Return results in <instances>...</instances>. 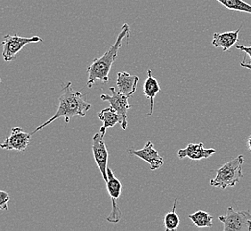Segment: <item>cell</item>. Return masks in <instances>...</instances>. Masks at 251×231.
<instances>
[{"label": "cell", "mask_w": 251, "mask_h": 231, "mask_svg": "<svg viewBox=\"0 0 251 231\" xmlns=\"http://www.w3.org/2000/svg\"><path fill=\"white\" fill-rule=\"evenodd\" d=\"M91 109V105L87 102L85 95L80 92L74 91L72 87V82H69L63 87V92L59 97V107L54 115L46 121L42 125H39L35 130L32 131L31 135L45 128L46 126L53 123V121L63 117L66 123L70 122V119L73 116H85L88 111Z\"/></svg>", "instance_id": "cell-1"}, {"label": "cell", "mask_w": 251, "mask_h": 231, "mask_svg": "<svg viewBox=\"0 0 251 231\" xmlns=\"http://www.w3.org/2000/svg\"><path fill=\"white\" fill-rule=\"evenodd\" d=\"M130 37V27L129 25L125 24L122 26L121 31L117 38L115 43L111 46L110 49L104 53L101 57L96 58L91 65H89L87 69V74H88V79H87V87L91 88L95 85L97 80L100 82H109V74L111 71L112 64L116 60L117 55L119 50L122 46V42L124 39H129Z\"/></svg>", "instance_id": "cell-2"}, {"label": "cell", "mask_w": 251, "mask_h": 231, "mask_svg": "<svg viewBox=\"0 0 251 231\" xmlns=\"http://www.w3.org/2000/svg\"><path fill=\"white\" fill-rule=\"evenodd\" d=\"M243 162L244 156L240 155L228 161L220 168L212 170L211 172L217 173V175L215 178L210 180V185L215 188H220L222 189L236 186L243 177Z\"/></svg>", "instance_id": "cell-3"}, {"label": "cell", "mask_w": 251, "mask_h": 231, "mask_svg": "<svg viewBox=\"0 0 251 231\" xmlns=\"http://www.w3.org/2000/svg\"><path fill=\"white\" fill-rule=\"evenodd\" d=\"M218 220L224 224V231H251V213L250 211H238L228 207L226 215Z\"/></svg>", "instance_id": "cell-4"}, {"label": "cell", "mask_w": 251, "mask_h": 231, "mask_svg": "<svg viewBox=\"0 0 251 231\" xmlns=\"http://www.w3.org/2000/svg\"><path fill=\"white\" fill-rule=\"evenodd\" d=\"M107 128L102 125L100 130L92 138V151L99 171L101 172L102 178L106 183L108 180V159L109 153L107 146L104 142V136L106 134Z\"/></svg>", "instance_id": "cell-5"}, {"label": "cell", "mask_w": 251, "mask_h": 231, "mask_svg": "<svg viewBox=\"0 0 251 231\" xmlns=\"http://www.w3.org/2000/svg\"><path fill=\"white\" fill-rule=\"evenodd\" d=\"M108 180L106 182L107 191L111 197L112 209L109 216L107 217V221L111 223H118L121 222V211L118 205V199L121 198L122 192V183L119 179L114 175V172L110 167L107 170Z\"/></svg>", "instance_id": "cell-6"}, {"label": "cell", "mask_w": 251, "mask_h": 231, "mask_svg": "<svg viewBox=\"0 0 251 231\" xmlns=\"http://www.w3.org/2000/svg\"><path fill=\"white\" fill-rule=\"evenodd\" d=\"M42 41L43 39L38 36H34L31 38H24V37H19L17 34H15V36L6 35L4 37V40L2 42L4 60L5 62H12L15 60L16 55L26 45L39 43Z\"/></svg>", "instance_id": "cell-7"}, {"label": "cell", "mask_w": 251, "mask_h": 231, "mask_svg": "<svg viewBox=\"0 0 251 231\" xmlns=\"http://www.w3.org/2000/svg\"><path fill=\"white\" fill-rule=\"evenodd\" d=\"M111 95L101 94V99L102 101H109L111 107H112L121 118V128L126 130L128 122H127V112L131 109V105L128 102L129 97L126 96L120 92L116 91L114 87H110Z\"/></svg>", "instance_id": "cell-8"}, {"label": "cell", "mask_w": 251, "mask_h": 231, "mask_svg": "<svg viewBox=\"0 0 251 231\" xmlns=\"http://www.w3.org/2000/svg\"><path fill=\"white\" fill-rule=\"evenodd\" d=\"M31 134L25 132L21 127H14L11 130L9 137L0 145L1 149L6 150H16L21 153L25 152L29 147Z\"/></svg>", "instance_id": "cell-9"}, {"label": "cell", "mask_w": 251, "mask_h": 231, "mask_svg": "<svg viewBox=\"0 0 251 231\" xmlns=\"http://www.w3.org/2000/svg\"><path fill=\"white\" fill-rule=\"evenodd\" d=\"M130 153L148 163L151 170L152 171L160 168L162 164H164V159L159 154L158 150L154 149V145L150 140L145 144L143 149L133 150L130 151Z\"/></svg>", "instance_id": "cell-10"}, {"label": "cell", "mask_w": 251, "mask_h": 231, "mask_svg": "<svg viewBox=\"0 0 251 231\" xmlns=\"http://www.w3.org/2000/svg\"><path fill=\"white\" fill-rule=\"evenodd\" d=\"M216 153V149H205L202 142L200 143H189L185 149H179L177 156L180 159L185 158L192 160H201L208 159Z\"/></svg>", "instance_id": "cell-11"}, {"label": "cell", "mask_w": 251, "mask_h": 231, "mask_svg": "<svg viewBox=\"0 0 251 231\" xmlns=\"http://www.w3.org/2000/svg\"><path fill=\"white\" fill-rule=\"evenodd\" d=\"M138 82L139 77L137 76H132L127 72H119L117 74V87L119 92L126 96L130 98L135 94Z\"/></svg>", "instance_id": "cell-12"}, {"label": "cell", "mask_w": 251, "mask_h": 231, "mask_svg": "<svg viewBox=\"0 0 251 231\" xmlns=\"http://www.w3.org/2000/svg\"><path fill=\"white\" fill-rule=\"evenodd\" d=\"M241 26L237 30L226 31L223 33H215L213 35L212 45L215 47H221L223 52H227L232 48L239 40V33L242 29Z\"/></svg>", "instance_id": "cell-13"}, {"label": "cell", "mask_w": 251, "mask_h": 231, "mask_svg": "<svg viewBox=\"0 0 251 231\" xmlns=\"http://www.w3.org/2000/svg\"><path fill=\"white\" fill-rule=\"evenodd\" d=\"M160 92V86L159 81L152 77V72L151 69L147 70V78L145 79L143 92L147 99L151 101L150 111L147 113L148 116H151L154 110L155 96Z\"/></svg>", "instance_id": "cell-14"}, {"label": "cell", "mask_w": 251, "mask_h": 231, "mask_svg": "<svg viewBox=\"0 0 251 231\" xmlns=\"http://www.w3.org/2000/svg\"><path fill=\"white\" fill-rule=\"evenodd\" d=\"M97 116L100 120L102 121L103 125L107 129L114 127L117 124H121V116L112 107L103 109L97 114Z\"/></svg>", "instance_id": "cell-15"}, {"label": "cell", "mask_w": 251, "mask_h": 231, "mask_svg": "<svg viewBox=\"0 0 251 231\" xmlns=\"http://www.w3.org/2000/svg\"><path fill=\"white\" fill-rule=\"evenodd\" d=\"M189 219L193 222V224L198 228H210L213 225L212 215L208 212L200 210L198 212H194L189 215Z\"/></svg>", "instance_id": "cell-16"}, {"label": "cell", "mask_w": 251, "mask_h": 231, "mask_svg": "<svg viewBox=\"0 0 251 231\" xmlns=\"http://www.w3.org/2000/svg\"><path fill=\"white\" fill-rule=\"evenodd\" d=\"M176 205H177V198L175 199L172 210H171L169 213H167V214L165 215L164 219H163L165 231H175V230H176V229L178 228L179 224H180L179 216L176 213Z\"/></svg>", "instance_id": "cell-17"}, {"label": "cell", "mask_w": 251, "mask_h": 231, "mask_svg": "<svg viewBox=\"0 0 251 231\" xmlns=\"http://www.w3.org/2000/svg\"><path fill=\"white\" fill-rule=\"evenodd\" d=\"M227 9L244 12L251 15V5L242 0H217Z\"/></svg>", "instance_id": "cell-18"}, {"label": "cell", "mask_w": 251, "mask_h": 231, "mask_svg": "<svg viewBox=\"0 0 251 231\" xmlns=\"http://www.w3.org/2000/svg\"><path fill=\"white\" fill-rule=\"evenodd\" d=\"M10 197L8 193L5 192L4 190L0 191V208L3 211L8 210V202H9Z\"/></svg>", "instance_id": "cell-19"}, {"label": "cell", "mask_w": 251, "mask_h": 231, "mask_svg": "<svg viewBox=\"0 0 251 231\" xmlns=\"http://www.w3.org/2000/svg\"><path fill=\"white\" fill-rule=\"evenodd\" d=\"M236 48L241 50L242 52H244V53H246L247 55H249L250 58H251V44L249 46H244L239 45V46H237Z\"/></svg>", "instance_id": "cell-20"}, {"label": "cell", "mask_w": 251, "mask_h": 231, "mask_svg": "<svg viewBox=\"0 0 251 231\" xmlns=\"http://www.w3.org/2000/svg\"><path fill=\"white\" fill-rule=\"evenodd\" d=\"M247 149L251 152V135L247 139Z\"/></svg>", "instance_id": "cell-21"}, {"label": "cell", "mask_w": 251, "mask_h": 231, "mask_svg": "<svg viewBox=\"0 0 251 231\" xmlns=\"http://www.w3.org/2000/svg\"><path fill=\"white\" fill-rule=\"evenodd\" d=\"M241 66L243 68H246L248 69L251 70V63H246L245 62H242V63H241Z\"/></svg>", "instance_id": "cell-22"}]
</instances>
